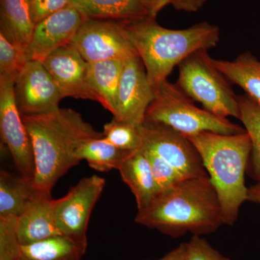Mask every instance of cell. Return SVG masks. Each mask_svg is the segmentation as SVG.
<instances>
[{
  "instance_id": "cell-1",
  "label": "cell",
  "mask_w": 260,
  "mask_h": 260,
  "mask_svg": "<svg viewBox=\"0 0 260 260\" xmlns=\"http://www.w3.org/2000/svg\"><path fill=\"white\" fill-rule=\"evenodd\" d=\"M22 117L34 150V188L39 194L51 198L57 181L79 164L77 153L81 145L104 135L71 109Z\"/></svg>"
},
{
  "instance_id": "cell-2",
  "label": "cell",
  "mask_w": 260,
  "mask_h": 260,
  "mask_svg": "<svg viewBox=\"0 0 260 260\" xmlns=\"http://www.w3.org/2000/svg\"><path fill=\"white\" fill-rule=\"evenodd\" d=\"M135 222L174 238L216 232L225 223L223 209L209 176L183 179L160 191L138 210Z\"/></svg>"
},
{
  "instance_id": "cell-3",
  "label": "cell",
  "mask_w": 260,
  "mask_h": 260,
  "mask_svg": "<svg viewBox=\"0 0 260 260\" xmlns=\"http://www.w3.org/2000/svg\"><path fill=\"white\" fill-rule=\"evenodd\" d=\"M122 23L153 88L188 56L210 50L220 41V28L208 22L180 30L164 28L154 18Z\"/></svg>"
},
{
  "instance_id": "cell-4",
  "label": "cell",
  "mask_w": 260,
  "mask_h": 260,
  "mask_svg": "<svg viewBox=\"0 0 260 260\" xmlns=\"http://www.w3.org/2000/svg\"><path fill=\"white\" fill-rule=\"evenodd\" d=\"M186 137L199 152L220 200L225 223L234 225L247 201L244 176L250 158V136L246 131L237 135L203 132Z\"/></svg>"
},
{
  "instance_id": "cell-5",
  "label": "cell",
  "mask_w": 260,
  "mask_h": 260,
  "mask_svg": "<svg viewBox=\"0 0 260 260\" xmlns=\"http://www.w3.org/2000/svg\"><path fill=\"white\" fill-rule=\"evenodd\" d=\"M155 96L145 114L144 122L162 124L185 136L211 132L237 135L246 129L229 120L200 109L177 84L166 80L154 88Z\"/></svg>"
},
{
  "instance_id": "cell-6",
  "label": "cell",
  "mask_w": 260,
  "mask_h": 260,
  "mask_svg": "<svg viewBox=\"0 0 260 260\" xmlns=\"http://www.w3.org/2000/svg\"><path fill=\"white\" fill-rule=\"evenodd\" d=\"M208 51H198L181 61L177 85L203 109L215 115L239 119L238 95L232 83L212 62Z\"/></svg>"
},
{
  "instance_id": "cell-7",
  "label": "cell",
  "mask_w": 260,
  "mask_h": 260,
  "mask_svg": "<svg viewBox=\"0 0 260 260\" xmlns=\"http://www.w3.org/2000/svg\"><path fill=\"white\" fill-rule=\"evenodd\" d=\"M70 44L88 63L138 56L124 24L112 20L85 18Z\"/></svg>"
},
{
  "instance_id": "cell-8",
  "label": "cell",
  "mask_w": 260,
  "mask_h": 260,
  "mask_svg": "<svg viewBox=\"0 0 260 260\" xmlns=\"http://www.w3.org/2000/svg\"><path fill=\"white\" fill-rule=\"evenodd\" d=\"M13 76H0V133L20 175L34 181L36 167L30 135L19 112Z\"/></svg>"
},
{
  "instance_id": "cell-9",
  "label": "cell",
  "mask_w": 260,
  "mask_h": 260,
  "mask_svg": "<svg viewBox=\"0 0 260 260\" xmlns=\"http://www.w3.org/2000/svg\"><path fill=\"white\" fill-rule=\"evenodd\" d=\"M140 132L141 148L156 153L186 179L208 176L199 152L185 135L169 126L147 122L140 126Z\"/></svg>"
},
{
  "instance_id": "cell-10",
  "label": "cell",
  "mask_w": 260,
  "mask_h": 260,
  "mask_svg": "<svg viewBox=\"0 0 260 260\" xmlns=\"http://www.w3.org/2000/svg\"><path fill=\"white\" fill-rule=\"evenodd\" d=\"M105 185V179L99 176L83 178L67 195L56 200V225L63 236L88 244L89 220Z\"/></svg>"
},
{
  "instance_id": "cell-11",
  "label": "cell",
  "mask_w": 260,
  "mask_h": 260,
  "mask_svg": "<svg viewBox=\"0 0 260 260\" xmlns=\"http://www.w3.org/2000/svg\"><path fill=\"white\" fill-rule=\"evenodd\" d=\"M14 93L22 116L56 112L62 98L42 61L25 63L15 78Z\"/></svg>"
},
{
  "instance_id": "cell-12",
  "label": "cell",
  "mask_w": 260,
  "mask_h": 260,
  "mask_svg": "<svg viewBox=\"0 0 260 260\" xmlns=\"http://www.w3.org/2000/svg\"><path fill=\"white\" fill-rule=\"evenodd\" d=\"M155 96L146 70L139 56L126 59L121 75L114 118L141 125Z\"/></svg>"
},
{
  "instance_id": "cell-13",
  "label": "cell",
  "mask_w": 260,
  "mask_h": 260,
  "mask_svg": "<svg viewBox=\"0 0 260 260\" xmlns=\"http://www.w3.org/2000/svg\"><path fill=\"white\" fill-rule=\"evenodd\" d=\"M85 18L70 5L39 22L24 51L25 61H43L59 48L71 44Z\"/></svg>"
},
{
  "instance_id": "cell-14",
  "label": "cell",
  "mask_w": 260,
  "mask_h": 260,
  "mask_svg": "<svg viewBox=\"0 0 260 260\" xmlns=\"http://www.w3.org/2000/svg\"><path fill=\"white\" fill-rule=\"evenodd\" d=\"M62 99L95 101L88 79V63L71 44L59 48L42 61Z\"/></svg>"
},
{
  "instance_id": "cell-15",
  "label": "cell",
  "mask_w": 260,
  "mask_h": 260,
  "mask_svg": "<svg viewBox=\"0 0 260 260\" xmlns=\"http://www.w3.org/2000/svg\"><path fill=\"white\" fill-rule=\"evenodd\" d=\"M56 200L39 195L18 218L17 234L20 245L63 236L56 225Z\"/></svg>"
},
{
  "instance_id": "cell-16",
  "label": "cell",
  "mask_w": 260,
  "mask_h": 260,
  "mask_svg": "<svg viewBox=\"0 0 260 260\" xmlns=\"http://www.w3.org/2000/svg\"><path fill=\"white\" fill-rule=\"evenodd\" d=\"M117 170L134 194L138 210L148 207L158 194V189L145 153L140 149L130 152L121 160Z\"/></svg>"
},
{
  "instance_id": "cell-17",
  "label": "cell",
  "mask_w": 260,
  "mask_h": 260,
  "mask_svg": "<svg viewBox=\"0 0 260 260\" xmlns=\"http://www.w3.org/2000/svg\"><path fill=\"white\" fill-rule=\"evenodd\" d=\"M85 18L130 23L152 18L140 0H71Z\"/></svg>"
},
{
  "instance_id": "cell-18",
  "label": "cell",
  "mask_w": 260,
  "mask_h": 260,
  "mask_svg": "<svg viewBox=\"0 0 260 260\" xmlns=\"http://www.w3.org/2000/svg\"><path fill=\"white\" fill-rule=\"evenodd\" d=\"M35 26L26 0H0V34L23 53Z\"/></svg>"
},
{
  "instance_id": "cell-19",
  "label": "cell",
  "mask_w": 260,
  "mask_h": 260,
  "mask_svg": "<svg viewBox=\"0 0 260 260\" xmlns=\"http://www.w3.org/2000/svg\"><path fill=\"white\" fill-rule=\"evenodd\" d=\"M126 60L109 59L88 63V79L97 102L112 114Z\"/></svg>"
},
{
  "instance_id": "cell-20",
  "label": "cell",
  "mask_w": 260,
  "mask_h": 260,
  "mask_svg": "<svg viewBox=\"0 0 260 260\" xmlns=\"http://www.w3.org/2000/svg\"><path fill=\"white\" fill-rule=\"evenodd\" d=\"M212 62L232 84L240 87L246 96L260 107V59L246 51L232 61L212 58Z\"/></svg>"
},
{
  "instance_id": "cell-21",
  "label": "cell",
  "mask_w": 260,
  "mask_h": 260,
  "mask_svg": "<svg viewBox=\"0 0 260 260\" xmlns=\"http://www.w3.org/2000/svg\"><path fill=\"white\" fill-rule=\"evenodd\" d=\"M32 181L0 172V217L18 218L39 196Z\"/></svg>"
},
{
  "instance_id": "cell-22",
  "label": "cell",
  "mask_w": 260,
  "mask_h": 260,
  "mask_svg": "<svg viewBox=\"0 0 260 260\" xmlns=\"http://www.w3.org/2000/svg\"><path fill=\"white\" fill-rule=\"evenodd\" d=\"M88 244L65 236L19 246L14 260H80Z\"/></svg>"
},
{
  "instance_id": "cell-23",
  "label": "cell",
  "mask_w": 260,
  "mask_h": 260,
  "mask_svg": "<svg viewBox=\"0 0 260 260\" xmlns=\"http://www.w3.org/2000/svg\"><path fill=\"white\" fill-rule=\"evenodd\" d=\"M129 153L117 148L103 136L85 142L78 149L77 157L80 161L86 160L89 167L98 172H107L117 169Z\"/></svg>"
},
{
  "instance_id": "cell-24",
  "label": "cell",
  "mask_w": 260,
  "mask_h": 260,
  "mask_svg": "<svg viewBox=\"0 0 260 260\" xmlns=\"http://www.w3.org/2000/svg\"><path fill=\"white\" fill-rule=\"evenodd\" d=\"M238 102L240 110L239 119L251 141L249 174L254 180L260 181V107L246 95H238Z\"/></svg>"
},
{
  "instance_id": "cell-25",
  "label": "cell",
  "mask_w": 260,
  "mask_h": 260,
  "mask_svg": "<svg viewBox=\"0 0 260 260\" xmlns=\"http://www.w3.org/2000/svg\"><path fill=\"white\" fill-rule=\"evenodd\" d=\"M142 125V124H141ZM113 118L104 126V138L116 147L126 151L139 150L143 144L140 126Z\"/></svg>"
},
{
  "instance_id": "cell-26",
  "label": "cell",
  "mask_w": 260,
  "mask_h": 260,
  "mask_svg": "<svg viewBox=\"0 0 260 260\" xmlns=\"http://www.w3.org/2000/svg\"><path fill=\"white\" fill-rule=\"evenodd\" d=\"M140 150L145 153L150 162L158 194L160 191L170 189L179 181L186 179L156 153L144 148H141Z\"/></svg>"
},
{
  "instance_id": "cell-27",
  "label": "cell",
  "mask_w": 260,
  "mask_h": 260,
  "mask_svg": "<svg viewBox=\"0 0 260 260\" xmlns=\"http://www.w3.org/2000/svg\"><path fill=\"white\" fill-rule=\"evenodd\" d=\"M18 218L0 217V260H14L19 246Z\"/></svg>"
},
{
  "instance_id": "cell-28",
  "label": "cell",
  "mask_w": 260,
  "mask_h": 260,
  "mask_svg": "<svg viewBox=\"0 0 260 260\" xmlns=\"http://www.w3.org/2000/svg\"><path fill=\"white\" fill-rule=\"evenodd\" d=\"M25 62L23 51L0 34V76L16 75Z\"/></svg>"
},
{
  "instance_id": "cell-29",
  "label": "cell",
  "mask_w": 260,
  "mask_h": 260,
  "mask_svg": "<svg viewBox=\"0 0 260 260\" xmlns=\"http://www.w3.org/2000/svg\"><path fill=\"white\" fill-rule=\"evenodd\" d=\"M186 260H232L220 254L200 236H193L186 243Z\"/></svg>"
},
{
  "instance_id": "cell-30",
  "label": "cell",
  "mask_w": 260,
  "mask_h": 260,
  "mask_svg": "<svg viewBox=\"0 0 260 260\" xmlns=\"http://www.w3.org/2000/svg\"><path fill=\"white\" fill-rule=\"evenodd\" d=\"M34 23L39 22L70 6L71 0H26Z\"/></svg>"
},
{
  "instance_id": "cell-31",
  "label": "cell",
  "mask_w": 260,
  "mask_h": 260,
  "mask_svg": "<svg viewBox=\"0 0 260 260\" xmlns=\"http://www.w3.org/2000/svg\"><path fill=\"white\" fill-rule=\"evenodd\" d=\"M208 0H171L170 5L178 11L195 13L201 9Z\"/></svg>"
},
{
  "instance_id": "cell-32",
  "label": "cell",
  "mask_w": 260,
  "mask_h": 260,
  "mask_svg": "<svg viewBox=\"0 0 260 260\" xmlns=\"http://www.w3.org/2000/svg\"><path fill=\"white\" fill-rule=\"evenodd\" d=\"M171 0H140L152 18H155L159 12L170 5Z\"/></svg>"
},
{
  "instance_id": "cell-33",
  "label": "cell",
  "mask_w": 260,
  "mask_h": 260,
  "mask_svg": "<svg viewBox=\"0 0 260 260\" xmlns=\"http://www.w3.org/2000/svg\"><path fill=\"white\" fill-rule=\"evenodd\" d=\"M186 243H183L178 247L166 254L161 259L156 260H186Z\"/></svg>"
},
{
  "instance_id": "cell-34",
  "label": "cell",
  "mask_w": 260,
  "mask_h": 260,
  "mask_svg": "<svg viewBox=\"0 0 260 260\" xmlns=\"http://www.w3.org/2000/svg\"><path fill=\"white\" fill-rule=\"evenodd\" d=\"M247 201L260 205V181L255 185L248 188Z\"/></svg>"
}]
</instances>
